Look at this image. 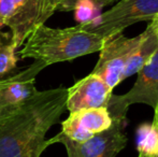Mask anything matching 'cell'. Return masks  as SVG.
<instances>
[{"instance_id":"cell-1","label":"cell","mask_w":158,"mask_h":157,"mask_svg":"<svg viewBox=\"0 0 158 157\" xmlns=\"http://www.w3.org/2000/svg\"><path fill=\"white\" fill-rule=\"evenodd\" d=\"M68 88L37 90L24 102L0 110V157H40L45 138L66 110Z\"/></svg>"},{"instance_id":"cell-2","label":"cell","mask_w":158,"mask_h":157,"mask_svg":"<svg viewBox=\"0 0 158 157\" xmlns=\"http://www.w3.org/2000/svg\"><path fill=\"white\" fill-rule=\"evenodd\" d=\"M106 39L77 24L74 27L51 28L41 25L24 42L19 58H32L48 67L99 52Z\"/></svg>"},{"instance_id":"cell-3","label":"cell","mask_w":158,"mask_h":157,"mask_svg":"<svg viewBox=\"0 0 158 157\" xmlns=\"http://www.w3.org/2000/svg\"><path fill=\"white\" fill-rule=\"evenodd\" d=\"M53 13L48 0H0V30L8 26L12 32L11 42L19 48Z\"/></svg>"},{"instance_id":"cell-4","label":"cell","mask_w":158,"mask_h":157,"mask_svg":"<svg viewBox=\"0 0 158 157\" xmlns=\"http://www.w3.org/2000/svg\"><path fill=\"white\" fill-rule=\"evenodd\" d=\"M156 15H158V0H121L110 10L101 13L94 22L82 26L108 39L122 34L132 24L152 21Z\"/></svg>"},{"instance_id":"cell-5","label":"cell","mask_w":158,"mask_h":157,"mask_svg":"<svg viewBox=\"0 0 158 157\" xmlns=\"http://www.w3.org/2000/svg\"><path fill=\"white\" fill-rule=\"evenodd\" d=\"M132 87L124 95H112L106 105L113 121L126 123L128 108L143 103L156 109L158 105V50L137 72Z\"/></svg>"},{"instance_id":"cell-6","label":"cell","mask_w":158,"mask_h":157,"mask_svg":"<svg viewBox=\"0 0 158 157\" xmlns=\"http://www.w3.org/2000/svg\"><path fill=\"white\" fill-rule=\"evenodd\" d=\"M125 124L113 121L109 129L95 134L84 142H75L59 132L54 138L48 139V144L61 143L68 157H116L126 147L127 134L123 128Z\"/></svg>"},{"instance_id":"cell-7","label":"cell","mask_w":158,"mask_h":157,"mask_svg":"<svg viewBox=\"0 0 158 157\" xmlns=\"http://www.w3.org/2000/svg\"><path fill=\"white\" fill-rule=\"evenodd\" d=\"M140 38V35L133 38H127L122 32L106 39L103 46L99 51V59L92 73L101 78L113 90L122 82L126 65Z\"/></svg>"},{"instance_id":"cell-8","label":"cell","mask_w":158,"mask_h":157,"mask_svg":"<svg viewBox=\"0 0 158 157\" xmlns=\"http://www.w3.org/2000/svg\"><path fill=\"white\" fill-rule=\"evenodd\" d=\"M113 119L106 108H94L71 112L61 123L60 134L75 142H84L109 129Z\"/></svg>"},{"instance_id":"cell-9","label":"cell","mask_w":158,"mask_h":157,"mask_svg":"<svg viewBox=\"0 0 158 157\" xmlns=\"http://www.w3.org/2000/svg\"><path fill=\"white\" fill-rule=\"evenodd\" d=\"M112 96V89L94 73L81 79L68 88L66 109L75 112L94 108H106Z\"/></svg>"},{"instance_id":"cell-10","label":"cell","mask_w":158,"mask_h":157,"mask_svg":"<svg viewBox=\"0 0 158 157\" xmlns=\"http://www.w3.org/2000/svg\"><path fill=\"white\" fill-rule=\"evenodd\" d=\"M140 36L141 38L139 43L135 46L124 70L122 81L137 73L140 68L158 50V15H156L152 21H150L146 29L142 34H140Z\"/></svg>"},{"instance_id":"cell-11","label":"cell","mask_w":158,"mask_h":157,"mask_svg":"<svg viewBox=\"0 0 158 157\" xmlns=\"http://www.w3.org/2000/svg\"><path fill=\"white\" fill-rule=\"evenodd\" d=\"M135 142L139 154L158 157V128L153 123H143L138 126Z\"/></svg>"},{"instance_id":"cell-12","label":"cell","mask_w":158,"mask_h":157,"mask_svg":"<svg viewBox=\"0 0 158 157\" xmlns=\"http://www.w3.org/2000/svg\"><path fill=\"white\" fill-rule=\"evenodd\" d=\"M72 10L75 21L81 25L92 23L100 15V9L90 0H74L71 6Z\"/></svg>"},{"instance_id":"cell-13","label":"cell","mask_w":158,"mask_h":157,"mask_svg":"<svg viewBox=\"0 0 158 157\" xmlns=\"http://www.w3.org/2000/svg\"><path fill=\"white\" fill-rule=\"evenodd\" d=\"M16 46L10 41L9 44H0V80L15 69L17 64Z\"/></svg>"},{"instance_id":"cell-14","label":"cell","mask_w":158,"mask_h":157,"mask_svg":"<svg viewBox=\"0 0 158 157\" xmlns=\"http://www.w3.org/2000/svg\"><path fill=\"white\" fill-rule=\"evenodd\" d=\"M74 0H64L60 4H59L58 9L57 10H61V11H71V6H72V2ZM92 2H94L96 6L101 10L102 8L109 6V4L113 3L114 1H117V0H90Z\"/></svg>"},{"instance_id":"cell-15","label":"cell","mask_w":158,"mask_h":157,"mask_svg":"<svg viewBox=\"0 0 158 157\" xmlns=\"http://www.w3.org/2000/svg\"><path fill=\"white\" fill-rule=\"evenodd\" d=\"M14 78H15V76H9V78H6V79H1V80H0V103H1V98H2V95H3L4 89H6V88L8 87L11 83H12Z\"/></svg>"},{"instance_id":"cell-16","label":"cell","mask_w":158,"mask_h":157,"mask_svg":"<svg viewBox=\"0 0 158 157\" xmlns=\"http://www.w3.org/2000/svg\"><path fill=\"white\" fill-rule=\"evenodd\" d=\"M63 1H64V0H48V3H50L51 9H52V10L55 12V11L58 9L59 4H60Z\"/></svg>"},{"instance_id":"cell-17","label":"cell","mask_w":158,"mask_h":157,"mask_svg":"<svg viewBox=\"0 0 158 157\" xmlns=\"http://www.w3.org/2000/svg\"><path fill=\"white\" fill-rule=\"evenodd\" d=\"M154 111H155V114H154V118H153L152 123L154 124V125L158 128V105H157V108L154 110Z\"/></svg>"},{"instance_id":"cell-18","label":"cell","mask_w":158,"mask_h":157,"mask_svg":"<svg viewBox=\"0 0 158 157\" xmlns=\"http://www.w3.org/2000/svg\"><path fill=\"white\" fill-rule=\"evenodd\" d=\"M138 157H146V156H144V155H141V154H139V156Z\"/></svg>"}]
</instances>
